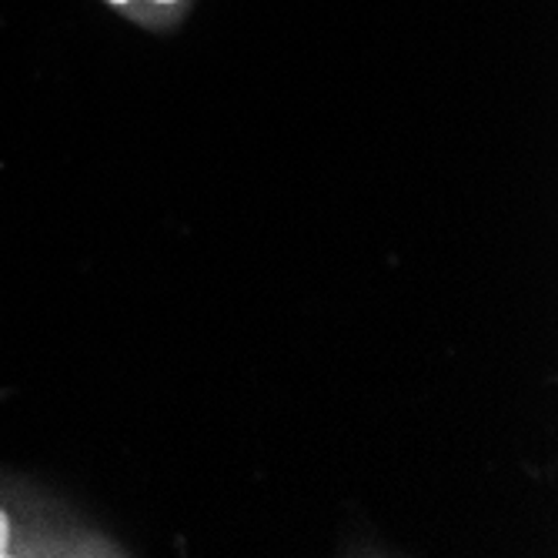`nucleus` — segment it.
<instances>
[{"instance_id": "f03ea898", "label": "nucleus", "mask_w": 558, "mask_h": 558, "mask_svg": "<svg viewBox=\"0 0 558 558\" xmlns=\"http://www.w3.org/2000/svg\"><path fill=\"white\" fill-rule=\"evenodd\" d=\"M114 4H124V0H114Z\"/></svg>"}, {"instance_id": "f257e3e1", "label": "nucleus", "mask_w": 558, "mask_h": 558, "mask_svg": "<svg viewBox=\"0 0 558 558\" xmlns=\"http://www.w3.org/2000/svg\"><path fill=\"white\" fill-rule=\"evenodd\" d=\"M8 542H11V529H8V519H4V512H0V555H4Z\"/></svg>"}]
</instances>
